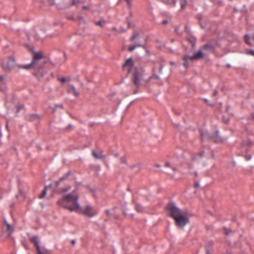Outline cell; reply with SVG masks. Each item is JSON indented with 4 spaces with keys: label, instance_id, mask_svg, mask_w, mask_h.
<instances>
[{
    "label": "cell",
    "instance_id": "6da1fadb",
    "mask_svg": "<svg viewBox=\"0 0 254 254\" xmlns=\"http://www.w3.org/2000/svg\"><path fill=\"white\" fill-rule=\"evenodd\" d=\"M58 204L61 207L65 208V209H67L69 211L81 213V214L87 215L89 217H92L95 214V210L93 208H91L90 206L81 207L78 204V197H77V195L75 193H67V194L62 196L59 199Z\"/></svg>",
    "mask_w": 254,
    "mask_h": 254
},
{
    "label": "cell",
    "instance_id": "7a4b0ae2",
    "mask_svg": "<svg viewBox=\"0 0 254 254\" xmlns=\"http://www.w3.org/2000/svg\"><path fill=\"white\" fill-rule=\"evenodd\" d=\"M165 210H166L167 214L174 220L177 227L183 229L189 224V222H190L189 214L186 211H184L183 209L179 208L173 201H170L166 205Z\"/></svg>",
    "mask_w": 254,
    "mask_h": 254
},
{
    "label": "cell",
    "instance_id": "3957f363",
    "mask_svg": "<svg viewBox=\"0 0 254 254\" xmlns=\"http://www.w3.org/2000/svg\"><path fill=\"white\" fill-rule=\"evenodd\" d=\"M31 240H32V242L34 243V245H35V247H36L37 254H50L46 249H44V248L40 245V242H39V240H38L37 237L34 236V237L31 238Z\"/></svg>",
    "mask_w": 254,
    "mask_h": 254
}]
</instances>
